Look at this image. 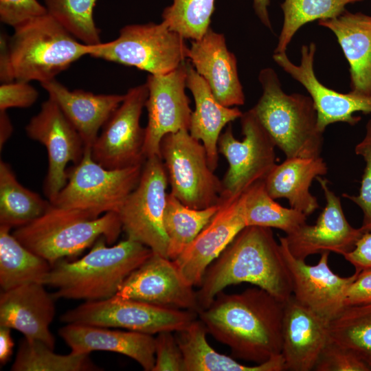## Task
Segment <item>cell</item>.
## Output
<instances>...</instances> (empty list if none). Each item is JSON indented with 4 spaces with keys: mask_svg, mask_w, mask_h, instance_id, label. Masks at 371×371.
<instances>
[{
    "mask_svg": "<svg viewBox=\"0 0 371 371\" xmlns=\"http://www.w3.org/2000/svg\"><path fill=\"white\" fill-rule=\"evenodd\" d=\"M106 244L105 238L101 236L81 258L58 260L41 284L56 289L52 294L55 299L95 301L113 297L153 251L128 238L110 247Z\"/></svg>",
    "mask_w": 371,
    "mask_h": 371,
    "instance_id": "277c9868",
    "label": "cell"
},
{
    "mask_svg": "<svg viewBox=\"0 0 371 371\" xmlns=\"http://www.w3.org/2000/svg\"><path fill=\"white\" fill-rule=\"evenodd\" d=\"M55 298L41 283L24 284L0 295V326L21 332L54 349L49 325L55 315Z\"/></svg>",
    "mask_w": 371,
    "mask_h": 371,
    "instance_id": "603a6c76",
    "label": "cell"
},
{
    "mask_svg": "<svg viewBox=\"0 0 371 371\" xmlns=\"http://www.w3.org/2000/svg\"><path fill=\"white\" fill-rule=\"evenodd\" d=\"M144 164L107 169L95 161L85 148L80 161L67 169V182L52 204L82 211L93 218L118 212L137 187Z\"/></svg>",
    "mask_w": 371,
    "mask_h": 371,
    "instance_id": "52a82bcc",
    "label": "cell"
},
{
    "mask_svg": "<svg viewBox=\"0 0 371 371\" xmlns=\"http://www.w3.org/2000/svg\"><path fill=\"white\" fill-rule=\"evenodd\" d=\"M215 0H172L164 8L162 21L186 39H201L210 27Z\"/></svg>",
    "mask_w": 371,
    "mask_h": 371,
    "instance_id": "74e56055",
    "label": "cell"
},
{
    "mask_svg": "<svg viewBox=\"0 0 371 371\" xmlns=\"http://www.w3.org/2000/svg\"><path fill=\"white\" fill-rule=\"evenodd\" d=\"M284 303L258 286L234 294L223 291L198 318L234 358L260 364L281 354Z\"/></svg>",
    "mask_w": 371,
    "mask_h": 371,
    "instance_id": "6da1fadb",
    "label": "cell"
},
{
    "mask_svg": "<svg viewBox=\"0 0 371 371\" xmlns=\"http://www.w3.org/2000/svg\"><path fill=\"white\" fill-rule=\"evenodd\" d=\"M0 225V286L2 291L24 284L41 283L51 269L43 258L30 251Z\"/></svg>",
    "mask_w": 371,
    "mask_h": 371,
    "instance_id": "f546056e",
    "label": "cell"
},
{
    "mask_svg": "<svg viewBox=\"0 0 371 371\" xmlns=\"http://www.w3.org/2000/svg\"><path fill=\"white\" fill-rule=\"evenodd\" d=\"M323 190L326 205L315 225L306 223L284 236L290 253L296 258L304 260L309 256L334 252L344 256L350 251L366 231L355 228L347 221L339 196L330 188L329 181L315 178Z\"/></svg>",
    "mask_w": 371,
    "mask_h": 371,
    "instance_id": "d6986e66",
    "label": "cell"
},
{
    "mask_svg": "<svg viewBox=\"0 0 371 371\" xmlns=\"http://www.w3.org/2000/svg\"><path fill=\"white\" fill-rule=\"evenodd\" d=\"M186 87L191 91L195 104L188 131L194 138L202 142L209 166L214 171L218 166V141L221 131L227 124L240 118L243 113L237 107L221 104L189 60H187Z\"/></svg>",
    "mask_w": 371,
    "mask_h": 371,
    "instance_id": "4316f807",
    "label": "cell"
},
{
    "mask_svg": "<svg viewBox=\"0 0 371 371\" xmlns=\"http://www.w3.org/2000/svg\"><path fill=\"white\" fill-rule=\"evenodd\" d=\"M52 203L23 186L10 166L0 161V225L10 228L24 226L41 215Z\"/></svg>",
    "mask_w": 371,
    "mask_h": 371,
    "instance_id": "4dcf8cb0",
    "label": "cell"
},
{
    "mask_svg": "<svg viewBox=\"0 0 371 371\" xmlns=\"http://www.w3.org/2000/svg\"><path fill=\"white\" fill-rule=\"evenodd\" d=\"M193 288L183 279L173 260L153 252L127 277L115 295L198 313Z\"/></svg>",
    "mask_w": 371,
    "mask_h": 371,
    "instance_id": "e0dca14e",
    "label": "cell"
},
{
    "mask_svg": "<svg viewBox=\"0 0 371 371\" xmlns=\"http://www.w3.org/2000/svg\"><path fill=\"white\" fill-rule=\"evenodd\" d=\"M188 58L221 104L232 107L245 104L236 58L227 49L223 34L210 27L201 39L192 41Z\"/></svg>",
    "mask_w": 371,
    "mask_h": 371,
    "instance_id": "7402d4cb",
    "label": "cell"
},
{
    "mask_svg": "<svg viewBox=\"0 0 371 371\" xmlns=\"http://www.w3.org/2000/svg\"><path fill=\"white\" fill-rule=\"evenodd\" d=\"M148 96L146 84L128 90L91 147L93 159L107 169L144 164L146 130L139 121Z\"/></svg>",
    "mask_w": 371,
    "mask_h": 371,
    "instance_id": "4fadbf2b",
    "label": "cell"
},
{
    "mask_svg": "<svg viewBox=\"0 0 371 371\" xmlns=\"http://www.w3.org/2000/svg\"><path fill=\"white\" fill-rule=\"evenodd\" d=\"M330 339L329 322L291 295L284 303L281 354L285 370L310 371Z\"/></svg>",
    "mask_w": 371,
    "mask_h": 371,
    "instance_id": "44dd1931",
    "label": "cell"
},
{
    "mask_svg": "<svg viewBox=\"0 0 371 371\" xmlns=\"http://www.w3.org/2000/svg\"><path fill=\"white\" fill-rule=\"evenodd\" d=\"M329 335L355 353L371 370V303L344 306L329 322Z\"/></svg>",
    "mask_w": 371,
    "mask_h": 371,
    "instance_id": "e575fe53",
    "label": "cell"
},
{
    "mask_svg": "<svg viewBox=\"0 0 371 371\" xmlns=\"http://www.w3.org/2000/svg\"><path fill=\"white\" fill-rule=\"evenodd\" d=\"M173 333L161 332L155 337V362L153 371H185L183 354Z\"/></svg>",
    "mask_w": 371,
    "mask_h": 371,
    "instance_id": "60d3db41",
    "label": "cell"
},
{
    "mask_svg": "<svg viewBox=\"0 0 371 371\" xmlns=\"http://www.w3.org/2000/svg\"><path fill=\"white\" fill-rule=\"evenodd\" d=\"M58 333L73 352H113L133 359L145 371L154 368L155 337L152 335L76 324H67Z\"/></svg>",
    "mask_w": 371,
    "mask_h": 371,
    "instance_id": "cb8c5ba5",
    "label": "cell"
},
{
    "mask_svg": "<svg viewBox=\"0 0 371 371\" xmlns=\"http://www.w3.org/2000/svg\"><path fill=\"white\" fill-rule=\"evenodd\" d=\"M14 29L10 37L1 36L2 82L52 80L90 52V45L79 42L48 13Z\"/></svg>",
    "mask_w": 371,
    "mask_h": 371,
    "instance_id": "3957f363",
    "label": "cell"
},
{
    "mask_svg": "<svg viewBox=\"0 0 371 371\" xmlns=\"http://www.w3.org/2000/svg\"><path fill=\"white\" fill-rule=\"evenodd\" d=\"M170 193L184 205L205 209L218 205L221 180L208 164L205 148L188 130L166 135L160 143Z\"/></svg>",
    "mask_w": 371,
    "mask_h": 371,
    "instance_id": "9c48e42d",
    "label": "cell"
},
{
    "mask_svg": "<svg viewBox=\"0 0 371 371\" xmlns=\"http://www.w3.org/2000/svg\"><path fill=\"white\" fill-rule=\"evenodd\" d=\"M219 207L218 205L194 209L182 203L170 192L167 194L164 225L168 236V258L175 260L194 240Z\"/></svg>",
    "mask_w": 371,
    "mask_h": 371,
    "instance_id": "1f68e13d",
    "label": "cell"
},
{
    "mask_svg": "<svg viewBox=\"0 0 371 371\" xmlns=\"http://www.w3.org/2000/svg\"><path fill=\"white\" fill-rule=\"evenodd\" d=\"M38 97L37 90L27 82H2L0 86V111L10 108H27Z\"/></svg>",
    "mask_w": 371,
    "mask_h": 371,
    "instance_id": "7bdbcfd3",
    "label": "cell"
},
{
    "mask_svg": "<svg viewBox=\"0 0 371 371\" xmlns=\"http://www.w3.org/2000/svg\"><path fill=\"white\" fill-rule=\"evenodd\" d=\"M355 153L366 161L359 193L357 196L343 194V196L361 208L363 214L361 227L368 231L371 230V119L366 124L364 138L355 147Z\"/></svg>",
    "mask_w": 371,
    "mask_h": 371,
    "instance_id": "f35d334b",
    "label": "cell"
},
{
    "mask_svg": "<svg viewBox=\"0 0 371 371\" xmlns=\"http://www.w3.org/2000/svg\"><path fill=\"white\" fill-rule=\"evenodd\" d=\"M14 342L11 337V328L0 326V362L8 363L12 355Z\"/></svg>",
    "mask_w": 371,
    "mask_h": 371,
    "instance_id": "bcb514c9",
    "label": "cell"
},
{
    "mask_svg": "<svg viewBox=\"0 0 371 371\" xmlns=\"http://www.w3.org/2000/svg\"><path fill=\"white\" fill-rule=\"evenodd\" d=\"M122 231L117 212H106L93 218L82 211L52 204L43 215L16 228L12 234L52 266L65 257L79 255L101 236L112 245Z\"/></svg>",
    "mask_w": 371,
    "mask_h": 371,
    "instance_id": "8992f818",
    "label": "cell"
},
{
    "mask_svg": "<svg viewBox=\"0 0 371 371\" xmlns=\"http://www.w3.org/2000/svg\"><path fill=\"white\" fill-rule=\"evenodd\" d=\"M28 137L44 145L47 151L48 169L44 192L53 203L67 182L69 162L82 159L85 146L78 131L51 98L44 101L39 112L25 126Z\"/></svg>",
    "mask_w": 371,
    "mask_h": 371,
    "instance_id": "5bb4252c",
    "label": "cell"
},
{
    "mask_svg": "<svg viewBox=\"0 0 371 371\" xmlns=\"http://www.w3.org/2000/svg\"><path fill=\"white\" fill-rule=\"evenodd\" d=\"M41 85L78 131L85 148H91L99 130L124 98V94H94L82 89L69 90L56 78Z\"/></svg>",
    "mask_w": 371,
    "mask_h": 371,
    "instance_id": "d4e9b609",
    "label": "cell"
},
{
    "mask_svg": "<svg viewBox=\"0 0 371 371\" xmlns=\"http://www.w3.org/2000/svg\"><path fill=\"white\" fill-rule=\"evenodd\" d=\"M343 256L354 266L357 273L371 269V230L365 231L355 247Z\"/></svg>",
    "mask_w": 371,
    "mask_h": 371,
    "instance_id": "f6af8a7d",
    "label": "cell"
},
{
    "mask_svg": "<svg viewBox=\"0 0 371 371\" xmlns=\"http://www.w3.org/2000/svg\"><path fill=\"white\" fill-rule=\"evenodd\" d=\"M188 50L186 38L161 21L127 25L117 38L90 45L89 56L160 75L178 67Z\"/></svg>",
    "mask_w": 371,
    "mask_h": 371,
    "instance_id": "ba28073f",
    "label": "cell"
},
{
    "mask_svg": "<svg viewBox=\"0 0 371 371\" xmlns=\"http://www.w3.org/2000/svg\"><path fill=\"white\" fill-rule=\"evenodd\" d=\"M315 371H371L355 353L329 339L315 365Z\"/></svg>",
    "mask_w": 371,
    "mask_h": 371,
    "instance_id": "ab89813d",
    "label": "cell"
},
{
    "mask_svg": "<svg viewBox=\"0 0 371 371\" xmlns=\"http://www.w3.org/2000/svg\"><path fill=\"white\" fill-rule=\"evenodd\" d=\"M47 13L80 42L98 45L100 30L93 20L97 0H43Z\"/></svg>",
    "mask_w": 371,
    "mask_h": 371,
    "instance_id": "8d00e7d4",
    "label": "cell"
},
{
    "mask_svg": "<svg viewBox=\"0 0 371 371\" xmlns=\"http://www.w3.org/2000/svg\"><path fill=\"white\" fill-rule=\"evenodd\" d=\"M197 318L195 311L168 308L116 295L85 301L60 316L66 324L119 328L152 335L181 331Z\"/></svg>",
    "mask_w": 371,
    "mask_h": 371,
    "instance_id": "30bf717a",
    "label": "cell"
},
{
    "mask_svg": "<svg viewBox=\"0 0 371 371\" xmlns=\"http://www.w3.org/2000/svg\"><path fill=\"white\" fill-rule=\"evenodd\" d=\"M316 49L313 42L303 45L299 65L294 64L286 52L274 53L273 59L306 89L313 101L318 127L322 132H324L327 126L336 122H345L351 126L357 124L361 118L354 115L355 113H371V97L351 92L340 93L322 84L314 71Z\"/></svg>",
    "mask_w": 371,
    "mask_h": 371,
    "instance_id": "2e32d148",
    "label": "cell"
},
{
    "mask_svg": "<svg viewBox=\"0 0 371 371\" xmlns=\"http://www.w3.org/2000/svg\"><path fill=\"white\" fill-rule=\"evenodd\" d=\"M243 282L261 288L284 302L292 295L291 276L271 228L245 227L208 267L196 291L199 311L207 308L226 287Z\"/></svg>",
    "mask_w": 371,
    "mask_h": 371,
    "instance_id": "7a4b0ae2",
    "label": "cell"
},
{
    "mask_svg": "<svg viewBox=\"0 0 371 371\" xmlns=\"http://www.w3.org/2000/svg\"><path fill=\"white\" fill-rule=\"evenodd\" d=\"M368 303H371V269L357 273L346 292L344 300L345 306Z\"/></svg>",
    "mask_w": 371,
    "mask_h": 371,
    "instance_id": "ee69618b",
    "label": "cell"
},
{
    "mask_svg": "<svg viewBox=\"0 0 371 371\" xmlns=\"http://www.w3.org/2000/svg\"><path fill=\"white\" fill-rule=\"evenodd\" d=\"M183 354L185 371H282V354L260 364L247 366L219 353L207 342V330L197 318L183 330L176 332Z\"/></svg>",
    "mask_w": 371,
    "mask_h": 371,
    "instance_id": "f1b7e54d",
    "label": "cell"
},
{
    "mask_svg": "<svg viewBox=\"0 0 371 371\" xmlns=\"http://www.w3.org/2000/svg\"><path fill=\"white\" fill-rule=\"evenodd\" d=\"M168 177L159 156L147 158L137 187L117 212L126 238L168 258V240L164 225Z\"/></svg>",
    "mask_w": 371,
    "mask_h": 371,
    "instance_id": "7c38bea8",
    "label": "cell"
},
{
    "mask_svg": "<svg viewBox=\"0 0 371 371\" xmlns=\"http://www.w3.org/2000/svg\"><path fill=\"white\" fill-rule=\"evenodd\" d=\"M270 0H252L254 12L260 22L269 30H272L269 8Z\"/></svg>",
    "mask_w": 371,
    "mask_h": 371,
    "instance_id": "7dc6e473",
    "label": "cell"
},
{
    "mask_svg": "<svg viewBox=\"0 0 371 371\" xmlns=\"http://www.w3.org/2000/svg\"><path fill=\"white\" fill-rule=\"evenodd\" d=\"M6 111H0V148L1 150L10 137L13 128L9 117L6 114Z\"/></svg>",
    "mask_w": 371,
    "mask_h": 371,
    "instance_id": "c3c4849f",
    "label": "cell"
},
{
    "mask_svg": "<svg viewBox=\"0 0 371 371\" xmlns=\"http://www.w3.org/2000/svg\"><path fill=\"white\" fill-rule=\"evenodd\" d=\"M262 95L251 109L286 158L320 157L324 132L318 127L312 98L301 93L288 94L274 69L258 74Z\"/></svg>",
    "mask_w": 371,
    "mask_h": 371,
    "instance_id": "5b68a950",
    "label": "cell"
},
{
    "mask_svg": "<svg viewBox=\"0 0 371 371\" xmlns=\"http://www.w3.org/2000/svg\"><path fill=\"white\" fill-rule=\"evenodd\" d=\"M247 226L277 228L289 234L306 223V216L292 207L282 206L267 192L264 181L242 194Z\"/></svg>",
    "mask_w": 371,
    "mask_h": 371,
    "instance_id": "d6a6232c",
    "label": "cell"
},
{
    "mask_svg": "<svg viewBox=\"0 0 371 371\" xmlns=\"http://www.w3.org/2000/svg\"><path fill=\"white\" fill-rule=\"evenodd\" d=\"M186 76L187 60L168 74L147 77L148 124L143 150L146 159L160 157V143L166 135L189 129L192 111L185 91Z\"/></svg>",
    "mask_w": 371,
    "mask_h": 371,
    "instance_id": "9a60e30c",
    "label": "cell"
},
{
    "mask_svg": "<svg viewBox=\"0 0 371 371\" xmlns=\"http://www.w3.org/2000/svg\"><path fill=\"white\" fill-rule=\"evenodd\" d=\"M44 342L23 337L20 341L12 371H93L101 370L90 359L89 354L71 352L55 353Z\"/></svg>",
    "mask_w": 371,
    "mask_h": 371,
    "instance_id": "836d02e7",
    "label": "cell"
},
{
    "mask_svg": "<svg viewBox=\"0 0 371 371\" xmlns=\"http://www.w3.org/2000/svg\"><path fill=\"white\" fill-rule=\"evenodd\" d=\"M245 227L242 194L221 199L209 223L173 260L183 279L193 287H199L208 267Z\"/></svg>",
    "mask_w": 371,
    "mask_h": 371,
    "instance_id": "ffe728a7",
    "label": "cell"
},
{
    "mask_svg": "<svg viewBox=\"0 0 371 371\" xmlns=\"http://www.w3.org/2000/svg\"><path fill=\"white\" fill-rule=\"evenodd\" d=\"M318 25L334 33L348 62L349 92L371 97V16L346 10Z\"/></svg>",
    "mask_w": 371,
    "mask_h": 371,
    "instance_id": "484cf974",
    "label": "cell"
},
{
    "mask_svg": "<svg viewBox=\"0 0 371 371\" xmlns=\"http://www.w3.org/2000/svg\"><path fill=\"white\" fill-rule=\"evenodd\" d=\"M47 13L37 0H0L1 21L13 27Z\"/></svg>",
    "mask_w": 371,
    "mask_h": 371,
    "instance_id": "b9f144b4",
    "label": "cell"
},
{
    "mask_svg": "<svg viewBox=\"0 0 371 371\" xmlns=\"http://www.w3.org/2000/svg\"><path fill=\"white\" fill-rule=\"evenodd\" d=\"M365 0H284L280 6L283 24L274 53L286 52L298 30L307 23L333 19L342 14L346 7Z\"/></svg>",
    "mask_w": 371,
    "mask_h": 371,
    "instance_id": "d590c367",
    "label": "cell"
},
{
    "mask_svg": "<svg viewBox=\"0 0 371 371\" xmlns=\"http://www.w3.org/2000/svg\"><path fill=\"white\" fill-rule=\"evenodd\" d=\"M280 244L292 281V295L330 322L344 308L346 292L357 273L349 277L335 273L328 265L330 252L321 254L317 264L310 265L290 253L283 237L280 238Z\"/></svg>",
    "mask_w": 371,
    "mask_h": 371,
    "instance_id": "ac0fdd59",
    "label": "cell"
},
{
    "mask_svg": "<svg viewBox=\"0 0 371 371\" xmlns=\"http://www.w3.org/2000/svg\"><path fill=\"white\" fill-rule=\"evenodd\" d=\"M240 120L242 141L234 136L231 124L218 141V153L229 166L221 180V199L240 196L255 183L264 181L276 164V146L252 109L243 113Z\"/></svg>",
    "mask_w": 371,
    "mask_h": 371,
    "instance_id": "8fae6325",
    "label": "cell"
},
{
    "mask_svg": "<svg viewBox=\"0 0 371 371\" xmlns=\"http://www.w3.org/2000/svg\"><path fill=\"white\" fill-rule=\"evenodd\" d=\"M327 171L326 164L320 157L286 158L274 166L264 183L273 199H286L291 207L307 216L319 207L317 199L309 192L311 183Z\"/></svg>",
    "mask_w": 371,
    "mask_h": 371,
    "instance_id": "83f0119b",
    "label": "cell"
}]
</instances>
